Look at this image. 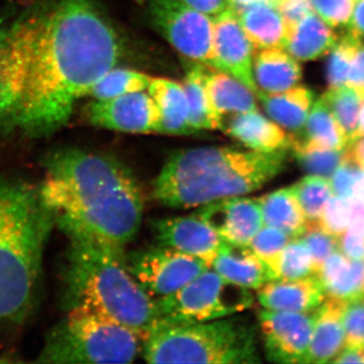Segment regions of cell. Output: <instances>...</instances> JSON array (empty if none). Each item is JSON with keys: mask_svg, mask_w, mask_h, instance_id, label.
Returning <instances> with one entry per match:
<instances>
[{"mask_svg": "<svg viewBox=\"0 0 364 364\" xmlns=\"http://www.w3.org/2000/svg\"><path fill=\"white\" fill-rule=\"evenodd\" d=\"M123 54L93 0H38L0 14V133L49 136Z\"/></svg>", "mask_w": 364, "mask_h": 364, "instance_id": "cell-1", "label": "cell"}, {"mask_svg": "<svg viewBox=\"0 0 364 364\" xmlns=\"http://www.w3.org/2000/svg\"><path fill=\"white\" fill-rule=\"evenodd\" d=\"M40 191L60 229L76 228L124 248L143 220L142 189L116 158L76 148L50 153Z\"/></svg>", "mask_w": 364, "mask_h": 364, "instance_id": "cell-2", "label": "cell"}, {"mask_svg": "<svg viewBox=\"0 0 364 364\" xmlns=\"http://www.w3.org/2000/svg\"><path fill=\"white\" fill-rule=\"evenodd\" d=\"M61 230L68 238L62 298L66 312L104 314L130 327L144 342L160 316L156 301L129 272L124 248L76 228Z\"/></svg>", "mask_w": 364, "mask_h": 364, "instance_id": "cell-3", "label": "cell"}, {"mask_svg": "<svg viewBox=\"0 0 364 364\" xmlns=\"http://www.w3.org/2000/svg\"><path fill=\"white\" fill-rule=\"evenodd\" d=\"M286 162L287 150L263 153L203 147L178 151L155 178L153 196L168 208L202 207L258 191L279 176Z\"/></svg>", "mask_w": 364, "mask_h": 364, "instance_id": "cell-4", "label": "cell"}, {"mask_svg": "<svg viewBox=\"0 0 364 364\" xmlns=\"http://www.w3.org/2000/svg\"><path fill=\"white\" fill-rule=\"evenodd\" d=\"M54 223L40 188L0 179V322L21 323L32 312Z\"/></svg>", "mask_w": 364, "mask_h": 364, "instance_id": "cell-5", "label": "cell"}, {"mask_svg": "<svg viewBox=\"0 0 364 364\" xmlns=\"http://www.w3.org/2000/svg\"><path fill=\"white\" fill-rule=\"evenodd\" d=\"M148 363H260L255 328L241 318L200 323L159 322L144 340Z\"/></svg>", "mask_w": 364, "mask_h": 364, "instance_id": "cell-6", "label": "cell"}, {"mask_svg": "<svg viewBox=\"0 0 364 364\" xmlns=\"http://www.w3.org/2000/svg\"><path fill=\"white\" fill-rule=\"evenodd\" d=\"M143 339L116 318L90 310H71L55 326L38 361L42 363H131Z\"/></svg>", "mask_w": 364, "mask_h": 364, "instance_id": "cell-7", "label": "cell"}, {"mask_svg": "<svg viewBox=\"0 0 364 364\" xmlns=\"http://www.w3.org/2000/svg\"><path fill=\"white\" fill-rule=\"evenodd\" d=\"M249 291L230 284L210 267L174 293L155 299L159 321L200 323L231 317L252 305Z\"/></svg>", "mask_w": 364, "mask_h": 364, "instance_id": "cell-8", "label": "cell"}, {"mask_svg": "<svg viewBox=\"0 0 364 364\" xmlns=\"http://www.w3.org/2000/svg\"><path fill=\"white\" fill-rule=\"evenodd\" d=\"M151 23L182 56L221 71L214 46V18L181 0H147Z\"/></svg>", "mask_w": 364, "mask_h": 364, "instance_id": "cell-9", "label": "cell"}, {"mask_svg": "<svg viewBox=\"0 0 364 364\" xmlns=\"http://www.w3.org/2000/svg\"><path fill=\"white\" fill-rule=\"evenodd\" d=\"M126 262L134 279L154 299L174 293L210 267L202 259L162 245L126 253Z\"/></svg>", "mask_w": 364, "mask_h": 364, "instance_id": "cell-10", "label": "cell"}, {"mask_svg": "<svg viewBox=\"0 0 364 364\" xmlns=\"http://www.w3.org/2000/svg\"><path fill=\"white\" fill-rule=\"evenodd\" d=\"M315 311L310 313L267 309L261 311L260 331L268 360L277 363H304L312 339Z\"/></svg>", "mask_w": 364, "mask_h": 364, "instance_id": "cell-11", "label": "cell"}, {"mask_svg": "<svg viewBox=\"0 0 364 364\" xmlns=\"http://www.w3.org/2000/svg\"><path fill=\"white\" fill-rule=\"evenodd\" d=\"M86 114L93 126L131 134L158 133L161 119L156 102L145 91L95 100Z\"/></svg>", "mask_w": 364, "mask_h": 364, "instance_id": "cell-12", "label": "cell"}, {"mask_svg": "<svg viewBox=\"0 0 364 364\" xmlns=\"http://www.w3.org/2000/svg\"><path fill=\"white\" fill-rule=\"evenodd\" d=\"M196 214L215 230L225 243L248 247L264 226L258 198L231 196L198 207Z\"/></svg>", "mask_w": 364, "mask_h": 364, "instance_id": "cell-13", "label": "cell"}, {"mask_svg": "<svg viewBox=\"0 0 364 364\" xmlns=\"http://www.w3.org/2000/svg\"><path fill=\"white\" fill-rule=\"evenodd\" d=\"M158 245L166 246L207 262L210 267L225 242L210 225L193 213L186 217L166 218L153 223Z\"/></svg>", "mask_w": 364, "mask_h": 364, "instance_id": "cell-14", "label": "cell"}, {"mask_svg": "<svg viewBox=\"0 0 364 364\" xmlns=\"http://www.w3.org/2000/svg\"><path fill=\"white\" fill-rule=\"evenodd\" d=\"M215 56L221 71L244 83L254 95L257 85L253 74L254 46L237 18L234 7L214 18Z\"/></svg>", "mask_w": 364, "mask_h": 364, "instance_id": "cell-15", "label": "cell"}, {"mask_svg": "<svg viewBox=\"0 0 364 364\" xmlns=\"http://www.w3.org/2000/svg\"><path fill=\"white\" fill-rule=\"evenodd\" d=\"M261 306L267 310L310 313L326 294L317 274L299 279H273L257 289Z\"/></svg>", "mask_w": 364, "mask_h": 364, "instance_id": "cell-16", "label": "cell"}, {"mask_svg": "<svg viewBox=\"0 0 364 364\" xmlns=\"http://www.w3.org/2000/svg\"><path fill=\"white\" fill-rule=\"evenodd\" d=\"M346 304L325 296L315 311L312 339L304 363H331L346 346L343 313Z\"/></svg>", "mask_w": 364, "mask_h": 364, "instance_id": "cell-17", "label": "cell"}, {"mask_svg": "<svg viewBox=\"0 0 364 364\" xmlns=\"http://www.w3.org/2000/svg\"><path fill=\"white\" fill-rule=\"evenodd\" d=\"M227 117L223 121L222 131L249 150L270 153L291 148V136L279 124L263 116L259 109Z\"/></svg>", "mask_w": 364, "mask_h": 364, "instance_id": "cell-18", "label": "cell"}, {"mask_svg": "<svg viewBox=\"0 0 364 364\" xmlns=\"http://www.w3.org/2000/svg\"><path fill=\"white\" fill-rule=\"evenodd\" d=\"M239 23L255 49H284L289 28L279 7L272 0H257L234 7Z\"/></svg>", "mask_w": 364, "mask_h": 364, "instance_id": "cell-19", "label": "cell"}, {"mask_svg": "<svg viewBox=\"0 0 364 364\" xmlns=\"http://www.w3.org/2000/svg\"><path fill=\"white\" fill-rule=\"evenodd\" d=\"M210 268L230 284L247 289L257 291L272 280L267 267L249 246L242 247L224 243Z\"/></svg>", "mask_w": 364, "mask_h": 364, "instance_id": "cell-20", "label": "cell"}, {"mask_svg": "<svg viewBox=\"0 0 364 364\" xmlns=\"http://www.w3.org/2000/svg\"><path fill=\"white\" fill-rule=\"evenodd\" d=\"M253 74L258 90L277 93L299 85L301 68L296 59L286 50L270 48L254 55Z\"/></svg>", "mask_w": 364, "mask_h": 364, "instance_id": "cell-21", "label": "cell"}, {"mask_svg": "<svg viewBox=\"0 0 364 364\" xmlns=\"http://www.w3.org/2000/svg\"><path fill=\"white\" fill-rule=\"evenodd\" d=\"M148 93L159 107L158 133L165 135H191L196 131L189 124V109L181 83L167 78H153Z\"/></svg>", "mask_w": 364, "mask_h": 364, "instance_id": "cell-22", "label": "cell"}, {"mask_svg": "<svg viewBox=\"0 0 364 364\" xmlns=\"http://www.w3.org/2000/svg\"><path fill=\"white\" fill-rule=\"evenodd\" d=\"M326 296L345 303L364 296V259H350L334 251L318 273Z\"/></svg>", "mask_w": 364, "mask_h": 364, "instance_id": "cell-23", "label": "cell"}, {"mask_svg": "<svg viewBox=\"0 0 364 364\" xmlns=\"http://www.w3.org/2000/svg\"><path fill=\"white\" fill-rule=\"evenodd\" d=\"M291 136V149L343 151L348 141L341 127L322 98L311 109L303 130Z\"/></svg>", "mask_w": 364, "mask_h": 364, "instance_id": "cell-24", "label": "cell"}, {"mask_svg": "<svg viewBox=\"0 0 364 364\" xmlns=\"http://www.w3.org/2000/svg\"><path fill=\"white\" fill-rule=\"evenodd\" d=\"M337 42L338 35L314 11L289 31L284 50L299 61H312L331 52Z\"/></svg>", "mask_w": 364, "mask_h": 364, "instance_id": "cell-25", "label": "cell"}, {"mask_svg": "<svg viewBox=\"0 0 364 364\" xmlns=\"http://www.w3.org/2000/svg\"><path fill=\"white\" fill-rule=\"evenodd\" d=\"M256 97L259 98L263 109L272 121L287 131L296 133L305 127L314 100L312 91L298 85L277 93L259 90Z\"/></svg>", "mask_w": 364, "mask_h": 364, "instance_id": "cell-26", "label": "cell"}, {"mask_svg": "<svg viewBox=\"0 0 364 364\" xmlns=\"http://www.w3.org/2000/svg\"><path fill=\"white\" fill-rule=\"evenodd\" d=\"M207 90L210 107L222 126L227 117L258 109L256 95L252 91L238 79L225 72L210 71Z\"/></svg>", "mask_w": 364, "mask_h": 364, "instance_id": "cell-27", "label": "cell"}, {"mask_svg": "<svg viewBox=\"0 0 364 364\" xmlns=\"http://www.w3.org/2000/svg\"><path fill=\"white\" fill-rule=\"evenodd\" d=\"M264 226L277 228L291 238H299L305 232L306 215L293 186L273 191L258 198Z\"/></svg>", "mask_w": 364, "mask_h": 364, "instance_id": "cell-28", "label": "cell"}, {"mask_svg": "<svg viewBox=\"0 0 364 364\" xmlns=\"http://www.w3.org/2000/svg\"><path fill=\"white\" fill-rule=\"evenodd\" d=\"M186 72L183 90L188 98L189 124L193 130H221V122L215 117L207 90V78L210 70L207 66L193 61Z\"/></svg>", "mask_w": 364, "mask_h": 364, "instance_id": "cell-29", "label": "cell"}, {"mask_svg": "<svg viewBox=\"0 0 364 364\" xmlns=\"http://www.w3.org/2000/svg\"><path fill=\"white\" fill-rule=\"evenodd\" d=\"M321 98L341 127L348 141V146H350L358 139L359 117L364 102V93L350 86L342 85L329 88Z\"/></svg>", "mask_w": 364, "mask_h": 364, "instance_id": "cell-30", "label": "cell"}, {"mask_svg": "<svg viewBox=\"0 0 364 364\" xmlns=\"http://www.w3.org/2000/svg\"><path fill=\"white\" fill-rule=\"evenodd\" d=\"M153 77L132 69H112L91 88L88 97L97 100H109L148 90Z\"/></svg>", "mask_w": 364, "mask_h": 364, "instance_id": "cell-31", "label": "cell"}, {"mask_svg": "<svg viewBox=\"0 0 364 364\" xmlns=\"http://www.w3.org/2000/svg\"><path fill=\"white\" fill-rule=\"evenodd\" d=\"M293 188L306 215V223L320 221L326 205L332 198L331 182L326 177L310 174L294 184Z\"/></svg>", "mask_w": 364, "mask_h": 364, "instance_id": "cell-32", "label": "cell"}, {"mask_svg": "<svg viewBox=\"0 0 364 364\" xmlns=\"http://www.w3.org/2000/svg\"><path fill=\"white\" fill-rule=\"evenodd\" d=\"M317 274L312 254L301 238L291 239L282 250L277 279H299Z\"/></svg>", "mask_w": 364, "mask_h": 364, "instance_id": "cell-33", "label": "cell"}, {"mask_svg": "<svg viewBox=\"0 0 364 364\" xmlns=\"http://www.w3.org/2000/svg\"><path fill=\"white\" fill-rule=\"evenodd\" d=\"M360 44L361 39L355 37L347 28L341 36H338V42L330 52L327 64V79L330 88L345 85L352 59Z\"/></svg>", "mask_w": 364, "mask_h": 364, "instance_id": "cell-34", "label": "cell"}, {"mask_svg": "<svg viewBox=\"0 0 364 364\" xmlns=\"http://www.w3.org/2000/svg\"><path fill=\"white\" fill-rule=\"evenodd\" d=\"M291 239L277 228L263 226L249 245V248L267 267L272 280L277 279L280 255Z\"/></svg>", "mask_w": 364, "mask_h": 364, "instance_id": "cell-35", "label": "cell"}, {"mask_svg": "<svg viewBox=\"0 0 364 364\" xmlns=\"http://www.w3.org/2000/svg\"><path fill=\"white\" fill-rule=\"evenodd\" d=\"M299 165L312 176L329 178L343 161L345 151L293 149Z\"/></svg>", "mask_w": 364, "mask_h": 364, "instance_id": "cell-36", "label": "cell"}, {"mask_svg": "<svg viewBox=\"0 0 364 364\" xmlns=\"http://www.w3.org/2000/svg\"><path fill=\"white\" fill-rule=\"evenodd\" d=\"M299 238L305 242L312 254L318 275L325 260L339 248V238L326 232L318 222L306 223L305 232Z\"/></svg>", "mask_w": 364, "mask_h": 364, "instance_id": "cell-37", "label": "cell"}, {"mask_svg": "<svg viewBox=\"0 0 364 364\" xmlns=\"http://www.w3.org/2000/svg\"><path fill=\"white\" fill-rule=\"evenodd\" d=\"M350 218V198L338 196L330 198L318 223L326 232L340 239L348 228Z\"/></svg>", "mask_w": 364, "mask_h": 364, "instance_id": "cell-38", "label": "cell"}, {"mask_svg": "<svg viewBox=\"0 0 364 364\" xmlns=\"http://www.w3.org/2000/svg\"><path fill=\"white\" fill-rule=\"evenodd\" d=\"M314 11L331 28H347L356 0H310Z\"/></svg>", "mask_w": 364, "mask_h": 364, "instance_id": "cell-39", "label": "cell"}, {"mask_svg": "<svg viewBox=\"0 0 364 364\" xmlns=\"http://www.w3.org/2000/svg\"><path fill=\"white\" fill-rule=\"evenodd\" d=\"M343 326L346 346L364 347V296L346 304Z\"/></svg>", "mask_w": 364, "mask_h": 364, "instance_id": "cell-40", "label": "cell"}, {"mask_svg": "<svg viewBox=\"0 0 364 364\" xmlns=\"http://www.w3.org/2000/svg\"><path fill=\"white\" fill-rule=\"evenodd\" d=\"M277 7L286 21L289 31L298 25L306 16L314 13L310 0H287L279 4Z\"/></svg>", "mask_w": 364, "mask_h": 364, "instance_id": "cell-41", "label": "cell"}, {"mask_svg": "<svg viewBox=\"0 0 364 364\" xmlns=\"http://www.w3.org/2000/svg\"><path fill=\"white\" fill-rule=\"evenodd\" d=\"M339 239V248L350 259H364V235L346 230Z\"/></svg>", "mask_w": 364, "mask_h": 364, "instance_id": "cell-42", "label": "cell"}, {"mask_svg": "<svg viewBox=\"0 0 364 364\" xmlns=\"http://www.w3.org/2000/svg\"><path fill=\"white\" fill-rule=\"evenodd\" d=\"M345 85L364 93V45L360 44L352 59Z\"/></svg>", "mask_w": 364, "mask_h": 364, "instance_id": "cell-43", "label": "cell"}, {"mask_svg": "<svg viewBox=\"0 0 364 364\" xmlns=\"http://www.w3.org/2000/svg\"><path fill=\"white\" fill-rule=\"evenodd\" d=\"M181 1L212 18H215L227 9L233 7L230 0H181Z\"/></svg>", "mask_w": 364, "mask_h": 364, "instance_id": "cell-44", "label": "cell"}, {"mask_svg": "<svg viewBox=\"0 0 364 364\" xmlns=\"http://www.w3.org/2000/svg\"><path fill=\"white\" fill-rule=\"evenodd\" d=\"M347 28L359 39L364 37V0H356L351 21Z\"/></svg>", "mask_w": 364, "mask_h": 364, "instance_id": "cell-45", "label": "cell"}, {"mask_svg": "<svg viewBox=\"0 0 364 364\" xmlns=\"http://www.w3.org/2000/svg\"><path fill=\"white\" fill-rule=\"evenodd\" d=\"M333 363H364V347L346 346Z\"/></svg>", "mask_w": 364, "mask_h": 364, "instance_id": "cell-46", "label": "cell"}, {"mask_svg": "<svg viewBox=\"0 0 364 364\" xmlns=\"http://www.w3.org/2000/svg\"><path fill=\"white\" fill-rule=\"evenodd\" d=\"M346 154L364 168V136L356 139L350 146L346 148Z\"/></svg>", "mask_w": 364, "mask_h": 364, "instance_id": "cell-47", "label": "cell"}, {"mask_svg": "<svg viewBox=\"0 0 364 364\" xmlns=\"http://www.w3.org/2000/svg\"><path fill=\"white\" fill-rule=\"evenodd\" d=\"M363 136H364V102L361 107L360 117H359L358 138Z\"/></svg>", "mask_w": 364, "mask_h": 364, "instance_id": "cell-48", "label": "cell"}, {"mask_svg": "<svg viewBox=\"0 0 364 364\" xmlns=\"http://www.w3.org/2000/svg\"><path fill=\"white\" fill-rule=\"evenodd\" d=\"M233 7L245 6L248 4H253V2L257 1V0H230Z\"/></svg>", "mask_w": 364, "mask_h": 364, "instance_id": "cell-49", "label": "cell"}, {"mask_svg": "<svg viewBox=\"0 0 364 364\" xmlns=\"http://www.w3.org/2000/svg\"><path fill=\"white\" fill-rule=\"evenodd\" d=\"M272 2H274L277 6H279V4H282V2L287 1V0H272Z\"/></svg>", "mask_w": 364, "mask_h": 364, "instance_id": "cell-50", "label": "cell"}]
</instances>
